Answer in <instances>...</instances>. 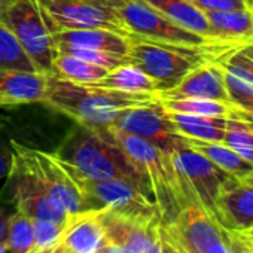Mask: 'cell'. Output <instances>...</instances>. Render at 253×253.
<instances>
[{
  "mask_svg": "<svg viewBox=\"0 0 253 253\" xmlns=\"http://www.w3.org/2000/svg\"><path fill=\"white\" fill-rule=\"evenodd\" d=\"M103 130L110 134L137 169L148 177L161 213V223H171L182 209L189 204H198L170 154L115 126H107Z\"/></svg>",
  "mask_w": 253,
  "mask_h": 253,
  "instance_id": "3957f363",
  "label": "cell"
},
{
  "mask_svg": "<svg viewBox=\"0 0 253 253\" xmlns=\"http://www.w3.org/2000/svg\"><path fill=\"white\" fill-rule=\"evenodd\" d=\"M79 214H76L69 222L33 220V225H35V249H33V252H38V250H42L46 247H52V246H58Z\"/></svg>",
  "mask_w": 253,
  "mask_h": 253,
  "instance_id": "83f0119b",
  "label": "cell"
},
{
  "mask_svg": "<svg viewBox=\"0 0 253 253\" xmlns=\"http://www.w3.org/2000/svg\"><path fill=\"white\" fill-rule=\"evenodd\" d=\"M116 9L122 23L133 36L186 46L222 45L213 43L206 38L177 26L143 0H116Z\"/></svg>",
  "mask_w": 253,
  "mask_h": 253,
  "instance_id": "30bf717a",
  "label": "cell"
},
{
  "mask_svg": "<svg viewBox=\"0 0 253 253\" xmlns=\"http://www.w3.org/2000/svg\"><path fill=\"white\" fill-rule=\"evenodd\" d=\"M161 104L167 112L185 115H207V116H229L231 104L204 100V98H161Z\"/></svg>",
  "mask_w": 253,
  "mask_h": 253,
  "instance_id": "d4e9b609",
  "label": "cell"
},
{
  "mask_svg": "<svg viewBox=\"0 0 253 253\" xmlns=\"http://www.w3.org/2000/svg\"><path fill=\"white\" fill-rule=\"evenodd\" d=\"M12 2H14V0H0V23L3 21L5 12L8 11V8L11 6Z\"/></svg>",
  "mask_w": 253,
  "mask_h": 253,
  "instance_id": "f35d334b",
  "label": "cell"
},
{
  "mask_svg": "<svg viewBox=\"0 0 253 253\" xmlns=\"http://www.w3.org/2000/svg\"><path fill=\"white\" fill-rule=\"evenodd\" d=\"M73 173L81 186L88 211L109 210L118 216L142 225H160L161 213L155 201L148 198L134 186L116 179L97 180L85 177L73 166Z\"/></svg>",
  "mask_w": 253,
  "mask_h": 253,
  "instance_id": "5b68a950",
  "label": "cell"
},
{
  "mask_svg": "<svg viewBox=\"0 0 253 253\" xmlns=\"http://www.w3.org/2000/svg\"><path fill=\"white\" fill-rule=\"evenodd\" d=\"M0 106H2V104H0Z\"/></svg>",
  "mask_w": 253,
  "mask_h": 253,
  "instance_id": "f6af8a7d",
  "label": "cell"
},
{
  "mask_svg": "<svg viewBox=\"0 0 253 253\" xmlns=\"http://www.w3.org/2000/svg\"><path fill=\"white\" fill-rule=\"evenodd\" d=\"M176 130L194 140L201 142H222L225 139L228 116H207V115H185L169 112Z\"/></svg>",
  "mask_w": 253,
  "mask_h": 253,
  "instance_id": "ffe728a7",
  "label": "cell"
},
{
  "mask_svg": "<svg viewBox=\"0 0 253 253\" xmlns=\"http://www.w3.org/2000/svg\"><path fill=\"white\" fill-rule=\"evenodd\" d=\"M55 253H67L63 247H61V244H58V247H57V250H55Z\"/></svg>",
  "mask_w": 253,
  "mask_h": 253,
  "instance_id": "b9f144b4",
  "label": "cell"
},
{
  "mask_svg": "<svg viewBox=\"0 0 253 253\" xmlns=\"http://www.w3.org/2000/svg\"><path fill=\"white\" fill-rule=\"evenodd\" d=\"M98 253H134V252L130 250V249H126V247H124V246H119V244H115V243L107 241V243L100 249Z\"/></svg>",
  "mask_w": 253,
  "mask_h": 253,
  "instance_id": "e575fe53",
  "label": "cell"
},
{
  "mask_svg": "<svg viewBox=\"0 0 253 253\" xmlns=\"http://www.w3.org/2000/svg\"><path fill=\"white\" fill-rule=\"evenodd\" d=\"M237 55L241 58V61L247 66V69H249L250 73L253 75V43L240 48V49L237 51Z\"/></svg>",
  "mask_w": 253,
  "mask_h": 253,
  "instance_id": "836d02e7",
  "label": "cell"
},
{
  "mask_svg": "<svg viewBox=\"0 0 253 253\" xmlns=\"http://www.w3.org/2000/svg\"><path fill=\"white\" fill-rule=\"evenodd\" d=\"M155 97V94L125 92L95 82H73L49 75L42 103L72 118L76 124L103 130L113 124L122 110L149 103Z\"/></svg>",
  "mask_w": 253,
  "mask_h": 253,
  "instance_id": "7a4b0ae2",
  "label": "cell"
},
{
  "mask_svg": "<svg viewBox=\"0 0 253 253\" xmlns=\"http://www.w3.org/2000/svg\"><path fill=\"white\" fill-rule=\"evenodd\" d=\"M143 2L152 6L154 9H157L158 12H161L163 15H166L169 20H171L177 26L192 33H197L213 43L231 45V43L220 41V38L211 29L206 14L197 9L195 6H192L186 0H143Z\"/></svg>",
  "mask_w": 253,
  "mask_h": 253,
  "instance_id": "e0dca14e",
  "label": "cell"
},
{
  "mask_svg": "<svg viewBox=\"0 0 253 253\" xmlns=\"http://www.w3.org/2000/svg\"><path fill=\"white\" fill-rule=\"evenodd\" d=\"M229 116L241 119V121L253 122V101H250L247 104H231Z\"/></svg>",
  "mask_w": 253,
  "mask_h": 253,
  "instance_id": "4dcf8cb0",
  "label": "cell"
},
{
  "mask_svg": "<svg viewBox=\"0 0 253 253\" xmlns=\"http://www.w3.org/2000/svg\"><path fill=\"white\" fill-rule=\"evenodd\" d=\"M110 126L149 142L158 149L174 154L189 148V139L182 136L158 97L152 101L122 110Z\"/></svg>",
  "mask_w": 253,
  "mask_h": 253,
  "instance_id": "ba28073f",
  "label": "cell"
},
{
  "mask_svg": "<svg viewBox=\"0 0 253 253\" xmlns=\"http://www.w3.org/2000/svg\"><path fill=\"white\" fill-rule=\"evenodd\" d=\"M6 252L9 253H33L35 249V225L33 220L21 211L12 213L6 238Z\"/></svg>",
  "mask_w": 253,
  "mask_h": 253,
  "instance_id": "484cf974",
  "label": "cell"
},
{
  "mask_svg": "<svg viewBox=\"0 0 253 253\" xmlns=\"http://www.w3.org/2000/svg\"><path fill=\"white\" fill-rule=\"evenodd\" d=\"M54 154L85 177L122 180L155 201L148 177L106 130H92L76 124Z\"/></svg>",
  "mask_w": 253,
  "mask_h": 253,
  "instance_id": "6da1fadb",
  "label": "cell"
},
{
  "mask_svg": "<svg viewBox=\"0 0 253 253\" xmlns=\"http://www.w3.org/2000/svg\"><path fill=\"white\" fill-rule=\"evenodd\" d=\"M48 76L43 72L0 69V104L14 107L27 103H42Z\"/></svg>",
  "mask_w": 253,
  "mask_h": 253,
  "instance_id": "5bb4252c",
  "label": "cell"
},
{
  "mask_svg": "<svg viewBox=\"0 0 253 253\" xmlns=\"http://www.w3.org/2000/svg\"><path fill=\"white\" fill-rule=\"evenodd\" d=\"M0 253H6V246L5 244H0Z\"/></svg>",
  "mask_w": 253,
  "mask_h": 253,
  "instance_id": "7bdbcfd3",
  "label": "cell"
},
{
  "mask_svg": "<svg viewBox=\"0 0 253 253\" xmlns=\"http://www.w3.org/2000/svg\"><path fill=\"white\" fill-rule=\"evenodd\" d=\"M106 243L97 211H86L78 216L60 244L67 253H98Z\"/></svg>",
  "mask_w": 253,
  "mask_h": 253,
  "instance_id": "d6986e66",
  "label": "cell"
},
{
  "mask_svg": "<svg viewBox=\"0 0 253 253\" xmlns=\"http://www.w3.org/2000/svg\"><path fill=\"white\" fill-rule=\"evenodd\" d=\"M173 161L188 186L191 188L197 203L219 223L217 220V201L220 194L232 182L238 180L228 173L217 169L200 152L183 148L171 154Z\"/></svg>",
  "mask_w": 253,
  "mask_h": 253,
  "instance_id": "8fae6325",
  "label": "cell"
},
{
  "mask_svg": "<svg viewBox=\"0 0 253 253\" xmlns=\"http://www.w3.org/2000/svg\"><path fill=\"white\" fill-rule=\"evenodd\" d=\"M192 6L201 12H216V11H231L244 9L252 6L249 0H186Z\"/></svg>",
  "mask_w": 253,
  "mask_h": 253,
  "instance_id": "f1b7e54d",
  "label": "cell"
},
{
  "mask_svg": "<svg viewBox=\"0 0 253 253\" xmlns=\"http://www.w3.org/2000/svg\"><path fill=\"white\" fill-rule=\"evenodd\" d=\"M223 143L253 164V130L247 122L228 116Z\"/></svg>",
  "mask_w": 253,
  "mask_h": 253,
  "instance_id": "4316f807",
  "label": "cell"
},
{
  "mask_svg": "<svg viewBox=\"0 0 253 253\" xmlns=\"http://www.w3.org/2000/svg\"><path fill=\"white\" fill-rule=\"evenodd\" d=\"M252 228H253V226H252Z\"/></svg>",
  "mask_w": 253,
  "mask_h": 253,
  "instance_id": "bcb514c9",
  "label": "cell"
},
{
  "mask_svg": "<svg viewBox=\"0 0 253 253\" xmlns=\"http://www.w3.org/2000/svg\"><path fill=\"white\" fill-rule=\"evenodd\" d=\"M51 35L64 30L107 29L133 38L122 23L116 0H35Z\"/></svg>",
  "mask_w": 253,
  "mask_h": 253,
  "instance_id": "8992f818",
  "label": "cell"
},
{
  "mask_svg": "<svg viewBox=\"0 0 253 253\" xmlns=\"http://www.w3.org/2000/svg\"><path fill=\"white\" fill-rule=\"evenodd\" d=\"M243 46L204 45L186 46L166 43L133 36L126 60L149 75L160 86V91L173 88L194 69L210 63L222 55L231 54Z\"/></svg>",
  "mask_w": 253,
  "mask_h": 253,
  "instance_id": "277c9868",
  "label": "cell"
},
{
  "mask_svg": "<svg viewBox=\"0 0 253 253\" xmlns=\"http://www.w3.org/2000/svg\"><path fill=\"white\" fill-rule=\"evenodd\" d=\"M206 17L222 42L237 46L253 43V6L206 12Z\"/></svg>",
  "mask_w": 253,
  "mask_h": 253,
  "instance_id": "ac0fdd59",
  "label": "cell"
},
{
  "mask_svg": "<svg viewBox=\"0 0 253 253\" xmlns=\"http://www.w3.org/2000/svg\"><path fill=\"white\" fill-rule=\"evenodd\" d=\"M2 24L14 33L38 70L51 75L57 49L35 0H14Z\"/></svg>",
  "mask_w": 253,
  "mask_h": 253,
  "instance_id": "9c48e42d",
  "label": "cell"
},
{
  "mask_svg": "<svg viewBox=\"0 0 253 253\" xmlns=\"http://www.w3.org/2000/svg\"><path fill=\"white\" fill-rule=\"evenodd\" d=\"M161 229L179 253H232L225 231L200 204H189Z\"/></svg>",
  "mask_w": 253,
  "mask_h": 253,
  "instance_id": "52a82bcc",
  "label": "cell"
},
{
  "mask_svg": "<svg viewBox=\"0 0 253 253\" xmlns=\"http://www.w3.org/2000/svg\"><path fill=\"white\" fill-rule=\"evenodd\" d=\"M9 109L11 107H8V106H0V130H3L5 126L9 124V121H11Z\"/></svg>",
  "mask_w": 253,
  "mask_h": 253,
  "instance_id": "74e56055",
  "label": "cell"
},
{
  "mask_svg": "<svg viewBox=\"0 0 253 253\" xmlns=\"http://www.w3.org/2000/svg\"><path fill=\"white\" fill-rule=\"evenodd\" d=\"M58 246H52V247H46V249H42V250H38V252H33V253H55Z\"/></svg>",
  "mask_w": 253,
  "mask_h": 253,
  "instance_id": "ab89813d",
  "label": "cell"
},
{
  "mask_svg": "<svg viewBox=\"0 0 253 253\" xmlns=\"http://www.w3.org/2000/svg\"><path fill=\"white\" fill-rule=\"evenodd\" d=\"M243 182H246V183H250V185H253V173H252V174H249L247 177H244V179H243Z\"/></svg>",
  "mask_w": 253,
  "mask_h": 253,
  "instance_id": "60d3db41",
  "label": "cell"
},
{
  "mask_svg": "<svg viewBox=\"0 0 253 253\" xmlns=\"http://www.w3.org/2000/svg\"><path fill=\"white\" fill-rule=\"evenodd\" d=\"M228 237H229V246L232 253H253L235 232H228Z\"/></svg>",
  "mask_w": 253,
  "mask_h": 253,
  "instance_id": "d6a6232c",
  "label": "cell"
},
{
  "mask_svg": "<svg viewBox=\"0 0 253 253\" xmlns=\"http://www.w3.org/2000/svg\"><path fill=\"white\" fill-rule=\"evenodd\" d=\"M189 148L200 152L217 169L238 180H243L253 173V164L241 158L234 149L222 142H201L189 139Z\"/></svg>",
  "mask_w": 253,
  "mask_h": 253,
  "instance_id": "44dd1931",
  "label": "cell"
},
{
  "mask_svg": "<svg viewBox=\"0 0 253 253\" xmlns=\"http://www.w3.org/2000/svg\"><path fill=\"white\" fill-rule=\"evenodd\" d=\"M243 241L244 244L253 252V228H249V229H244V231H240V232H235Z\"/></svg>",
  "mask_w": 253,
  "mask_h": 253,
  "instance_id": "8d00e7d4",
  "label": "cell"
},
{
  "mask_svg": "<svg viewBox=\"0 0 253 253\" xmlns=\"http://www.w3.org/2000/svg\"><path fill=\"white\" fill-rule=\"evenodd\" d=\"M244 122H247V124H249V125H250V128H252V130H253V122H250V121H244Z\"/></svg>",
  "mask_w": 253,
  "mask_h": 253,
  "instance_id": "ee69618b",
  "label": "cell"
},
{
  "mask_svg": "<svg viewBox=\"0 0 253 253\" xmlns=\"http://www.w3.org/2000/svg\"><path fill=\"white\" fill-rule=\"evenodd\" d=\"M110 70L66 52H57L52 61L51 76L73 82H98Z\"/></svg>",
  "mask_w": 253,
  "mask_h": 253,
  "instance_id": "603a6c76",
  "label": "cell"
},
{
  "mask_svg": "<svg viewBox=\"0 0 253 253\" xmlns=\"http://www.w3.org/2000/svg\"><path fill=\"white\" fill-rule=\"evenodd\" d=\"M101 86H107L112 89H119L125 92H146L157 94L160 91L158 84L146 75L139 67L126 63L113 70H110L103 79L95 82Z\"/></svg>",
  "mask_w": 253,
  "mask_h": 253,
  "instance_id": "7402d4cb",
  "label": "cell"
},
{
  "mask_svg": "<svg viewBox=\"0 0 253 253\" xmlns=\"http://www.w3.org/2000/svg\"><path fill=\"white\" fill-rule=\"evenodd\" d=\"M29 155L46 188V191L58 200L70 214L86 213V201L81 186L75 179L70 164L60 160L55 154L29 148Z\"/></svg>",
  "mask_w": 253,
  "mask_h": 253,
  "instance_id": "7c38bea8",
  "label": "cell"
},
{
  "mask_svg": "<svg viewBox=\"0 0 253 253\" xmlns=\"http://www.w3.org/2000/svg\"><path fill=\"white\" fill-rule=\"evenodd\" d=\"M11 213L5 206L0 204V244H5L8 238V229H9V219Z\"/></svg>",
  "mask_w": 253,
  "mask_h": 253,
  "instance_id": "1f68e13d",
  "label": "cell"
},
{
  "mask_svg": "<svg viewBox=\"0 0 253 253\" xmlns=\"http://www.w3.org/2000/svg\"><path fill=\"white\" fill-rule=\"evenodd\" d=\"M155 95L161 98H204L232 104L217 58L194 69L177 85L166 91H158Z\"/></svg>",
  "mask_w": 253,
  "mask_h": 253,
  "instance_id": "4fadbf2b",
  "label": "cell"
},
{
  "mask_svg": "<svg viewBox=\"0 0 253 253\" xmlns=\"http://www.w3.org/2000/svg\"><path fill=\"white\" fill-rule=\"evenodd\" d=\"M160 238H161V253H179L177 249L171 244V241L167 238V235L161 229V225H160Z\"/></svg>",
  "mask_w": 253,
  "mask_h": 253,
  "instance_id": "d590c367",
  "label": "cell"
},
{
  "mask_svg": "<svg viewBox=\"0 0 253 253\" xmlns=\"http://www.w3.org/2000/svg\"><path fill=\"white\" fill-rule=\"evenodd\" d=\"M219 225L228 232H240L253 226V185L235 180L220 194L217 201Z\"/></svg>",
  "mask_w": 253,
  "mask_h": 253,
  "instance_id": "9a60e30c",
  "label": "cell"
},
{
  "mask_svg": "<svg viewBox=\"0 0 253 253\" xmlns=\"http://www.w3.org/2000/svg\"><path fill=\"white\" fill-rule=\"evenodd\" d=\"M55 49L58 48H84L103 51L116 57L126 58L130 49V38L107 29H79L64 30L52 35Z\"/></svg>",
  "mask_w": 253,
  "mask_h": 253,
  "instance_id": "2e32d148",
  "label": "cell"
},
{
  "mask_svg": "<svg viewBox=\"0 0 253 253\" xmlns=\"http://www.w3.org/2000/svg\"><path fill=\"white\" fill-rule=\"evenodd\" d=\"M0 69L39 72L14 33L0 23Z\"/></svg>",
  "mask_w": 253,
  "mask_h": 253,
  "instance_id": "cb8c5ba5",
  "label": "cell"
},
{
  "mask_svg": "<svg viewBox=\"0 0 253 253\" xmlns=\"http://www.w3.org/2000/svg\"><path fill=\"white\" fill-rule=\"evenodd\" d=\"M3 130H0V180L8 177L12 164V145L11 140L2 134Z\"/></svg>",
  "mask_w": 253,
  "mask_h": 253,
  "instance_id": "f546056e",
  "label": "cell"
}]
</instances>
